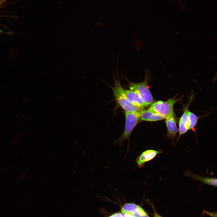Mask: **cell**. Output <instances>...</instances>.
<instances>
[{
    "label": "cell",
    "instance_id": "obj_1",
    "mask_svg": "<svg viewBox=\"0 0 217 217\" xmlns=\"http://www.w3.org/2000/svg\"><path fill=\"white\" fill-rule=\"evenodd\" d=\"M117 73V79H116L113 72L114 86L113 87L111 86L113 92L114 99L118 105L125 112H139L141 109L132 103L128 99L125 89L123 88L120 83L118 72Z\"/></svg>",
    "mask_w": 217,
    "mask_h": 217
},
{
    "label": "cell",
    "instance_id": "obj_2",
    "mask_svg": "<svg viewBox=\"0 0 217 217\" xmlns=\"http://www.w3.org/2000/svg\"><path fill=\"white\" fill-rule=\"evenodd\" d=\"M144 71L145 77L143 82L134 83L129 81L126 77L124 78L128 82L129 89L137 93L148 106L153 104L154 100L148 85L150 78V72L147 68H145Z\"/></svg>",
    "mask_w": 217,
    "mask_h": 217
},
{
    "label": "cell",
    "instance_id": "obj_3",
    "mask_svg": "<svg viewBox=\"0 0 217 217\" xmlns=\"http://www.w3.org/2000/svg\"><path fill=\"white\" fill-rule=\"evenodd\" d=\"M139 112H125V125L124 131L121 136L113 143L115 145H119L121 147L123 141L127 140L128 144L126 155L129 150V140L131 134L140 120Z\"/></svg>",
    "mask_w": 217,
    "mask_h": 217
},
{
    "label": "cell",
    "instance_id": "obj_4",
    "mask_svg": "<svg viewBox=\"0 0 217 217\" xmlns=\"http://www.w3.org/2000/svg\"><path fill=\"white\" fill-rule=\"evenodd\" d=\"M181 98L170 99L167 101H159L151 104L149 110L161 116L164 119L174 115L173 107L175 104Z\"/></svg>",
    "mask_w": 217,
    "mask_h": 217
},
{
    "label": "cell",
    "instance_id": "obj_5",
    "mask_svg": "<svg viewBox=\"0 0 217 217\" xmlns=\"http://www.w3.org/2000/svg\"><path fill=\"white\" fill-rule=\"evenodd\" d=\"M164 153L162 149H148L142 152L137 157L135 162L139 168L144 167L146 162L154 159L157 155Z\"/></svg>",
    "mask_w": 217,
    "mask_h": 217
},
{
    "label": "cell",
    "instance_id": "obj_6",
    "mask_svg": "<svg viewBox=\"0 0 217 217\" xmlns=\"http://www.w3.org/2000/svg\"><path fill=\"white\" fill-rule=\"evenodd\" d=\"M125 91L129 101L140 109L147 106L140 95L136 91L130 89L125 90Z\"/></svg>",
    "mask_w": 217,
    "mask_h": 217
},
{
    "label": "cell",
    "instance_id": "obj_7",
    "mask_svg": "<svg viewBox=\"0 0 217 217\" xmlns=\"http://www.w3.org/2000/svg\"><path fill=\"white\" fill-rule=\"evenodd\" d=\"M165 122L167 129V137L173 140L177 137V134L179 132L174 115L165 119Z\"/></svg>",
    "mask_w": 217,
    "mask_h": 217
},
{
    "label": "cell",
    "instance_id": "obj_8",
    "mask_svg": "<svg viewBox=\"0 0 217 217\" xmlns=\"http://www.w3.org/2000/svg\"><path fill=\"white\" fill-rule=\"evenodd\" d=\"M141 121H154L162 120L164 118L161 116L148 109H142L139 111Z\"/></svg>",
    "mask_w": 217,
    "mask_h": 217
},
{
    "label": "cell",
    "instance_id": "obj_9",
    "mask_svg": "<svg viewBox=\"0 0 217 217\" xmlns=\"http://www.w3.org/2000/svg\"><path fill=\"white\" fill-rule=\"evenodd\" d=\"M187 110V109L185 110L179 120L178 130L179 135L177 141H178L180 137L185 134L188 130L189 120Z\"/></svg>",
    "mask_w": 217,
    "mask_h": 217
},
{
    "label": "cell",
    "instance_id": "obj_10",
    "mask_svg": "<svg viewBox=\"0 0 217 217\" xmlns=\"http://www.w3.org/2000/svg\"><path fill=\"white\" fill-rule=\"evenodd\" d=\"M186 175L193 178L210 185L217 187V178L213 177H203L192 174L188 172Z\"/></svg>",
    "mask_w": 217,
    "mask_h": 217
},
{
    "label": "cell",
    "instance_id": "obj_11",
    "mask_svg": "<svg viewBox=\"0 0 217 217\" xmlns=\"http://www.w3.org/2000/svg\"><path fill=\"white\" fill-rule=\"evenodd\" d=\"M189 120V124L188 130H190L193 129L196 125L198 120V117L194 113L189 110H187Z\"/></svg>",
    "mask_w": 217,
    "mask_h": 217
},
{
    "label": "cell",
    "instance_id": "obj_12",
    "mask_svg": "<svg viewBox=\"0 0 217 217\" xmlns=\"http://www.w3.org/2000/svg\"><path fill=\"white\" fill-rule=\"evenodd\" d=\"M139 206L132 203H128L124 204L121 208L122 213L131 214Z\"/></svg>",
    "mask_w": 217,
    "mask_h": 217
},
{
    "label": "cell",
    "instance_id": "obj_13",
    "mask_svg": "<svg viewBox=\"0 0 217 217\" xmlns=\"http://www.w3.org/2000/svg\"><path fill=\"white\" fill-rule=\"evenodd\" d=\"M131 214L134 217H149L146 212L139 206L134 210Z\"/></svg>",
    "mask_w": 217,
    "mask_h": 217
},
{
    "label": "cell",
    "instance_id": "obj_14",
    "mask_svg": "<svg viewBox=\"0 0 217 217\" xmlns=\"http://www.w3.org/2000/svg\"><path fill=\"white\" fill-rule=\"evenodd\" d=\"M203 214L207 215L211 217H217V212H211L206 210H203Z\"/></svg>",
    "mask_w": 217,
    "mask_h": 217
},
{
    "label": "cell",
    "instance_id": "obj_15",
    "mask_svg": "<svg viewBox=\"0 0 217 217\" xmlns=\"http://www.w3.org/2000/svg\"><path fill=\"white\" fill-rule=\"evenodd\" d=\"M107 217H122V214L120 212L115 213Z\"/></svg>",
    "mask_w": 217,
    "mask_h": 217
},
{
    "label": "cell",
    "instance_id": "obj_16",
    "mask_svg": "<svg viewBox=\"0 0 217 217\" xmlns=\"http://www.w3.org/2000/svg\"><path fill=\"white\" fill-rule=\"evenodd\" d=\"M122 217H134L131 214L122 213Z\"/></svg>",
    "mask_w": 217,
    "mask_h": 217
},
{
    "label": "cell",
    "instance_id": "obj_17",
    "mask_svg": "<svg viewBox=\"0 0 217 217\" xmlns=\"http://www.w3.org/2000/svg\"><path fill=\"white\" fill-rule=\"evenodd\" d=\"M154 216L155 217H162L159 215L156 211L155 212Z\"/></svg>",
    "mask_w": 217,
    "mask_h": 217
},
{
    "label": "cell",
    "instance_id": "obj_18",
    "mask_svg": "<svg viewBox=\"0 0 217 217\" xmlns=\"http://www.w3.org/2000/svg\"><path fill=\"white\" fill-rule=\"evenodd\" d=\"M7 0H0V5H1L3 2L6 1Z\"/></svg>",
    "mask_w": 217,
    "mask_h": 217
},
{
    "label": "cell",
    "instance_id": "obj_19",
    "mask_svg": "<svg viewBox=\"0 0 217 217\" xmlns=\"http://www.w3.org/2000/svg\"><path fill=\"white\" fill-rule=\"evenodd\" d=\"M2 32L5 33L4 32H3V31H2L0 29V33H2Z\"/></svg>",
    "mask_w": 217,
    "mask_h": 217
},
{
    "label": "cell",
    "instance_id": "obj_20",
    "mask_svg": "<svg viewBox=\"0 0 217 217\" xmlns=\"http://www.w3.org/2000/svg\"><path fill=\"white\" fill-rule=\"evenodd\" d=\"M154 217H155L154 216Z\"/></svg>",
    "mask_w": 217,
    "mask_h": 217
}]
</instances>
